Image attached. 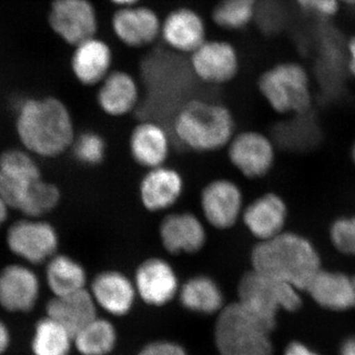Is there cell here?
<instances>
[{
  "label": "cell",
  "mask_w": 355,
  "mask_h": 355,
  "mask_svg": "<svg viewBox=\"0 0 355 355\" xmlns=\"http://www.w3.org/2000/svg\"><path fill=\"white\" fill-rule=\"evenodd\" d=\"M258 0H218L210 18L219 29L228 32L244 30L256 16Z\"/></svg>",
  "instance_id": "cell-30"
},
{
  "label": "cell",
  "mask_w": 355,
  "mask_h": 355,
  "mask_svg": "<svg viewBox=\"0 0 355 355\" xmlns=\"http://www.w3.org/2000/svg\"><path fill=\"white\" fill-rule=\"evenodd\" d=\"M243 221L259 241L270 239L284 232L286 223V202L277 193H266L243 210Z\"/></svg>",
  "instance_id": "cell-21"
},
{
  "label": "cell",
  "mask_w": 355,
  "mask_h": 355,
  "mask_svg": "<svg viewBox=\"0 0 355 355\" xmlns=\"http://www.w3.org/2000/svg\"><path fill=\"white\" fill-rule=\"evenodd\" d=\"M330 237L340 253L355 258V216L340 217L334 221L330 229Z\"/></svg>",
  "instance_id": "cell-32"
},
{
  "label": "cell",
  "mask_w": 355,
  "mask_h": 355,
  "mask_svg": "<svg viewBox=\"0 0 355 355\" xmlns=\"http://www.w3.org/2000/svg\"><path fill=\"white\" fill-rule=\"evenodd\" d=\"M10 331L3 322L0 321V355L4 354L10 345Z\"/></svg>",
  "instance_id": "cell-37"
},
{
  "label": "cell",
  "mask_w": 355,
  "mask_h": 355,
  "mask_svg": "<svg viewBox=\"0 0 355 355\" xmlns=\"http://www.w3.org/2000/svg\"><path fill=\"white\" fill-rule=\"evenodd\" d=\"M48 24L58 39L74 46L97 36L100 16L92 0H53Z\"/></svg>",
  "instance_id": "cell-9"
},
{
  "label": "cell",
  "mask_w": 355,
  "mask_h": 355,
  "mask_svg": "<svg viewBox=\"0 0 355 355\" xmlns=\"http://www.w3.org/2000/svg\"><path fill=\"white\" fill-rule=\"evenodd\" d=\"M200 207L210 225L222 230L231 228L244 210L241 189L230 180L210 182L202 191Z\"/></svg>",
  "instance_id": "cell-17"
},
{
  "label": "cell",
  "mask_w": 355,
  "mask_h": 355,
  "mask_svg": "<svg viewBox=\"0 0 355 355\" xmlns=\"http://www.w3.org/2000/svg\"><path fill=\"white\" fill-rule=\"evenodd\" d=\"M133 282L137 296L153 307L167 305L180 291L174 268L161 258L142 261L135 272Z\"/></svg>",
  "instance_id": "cell-16"
},
{
  "label": "cell",
  "mask_w": 355,
  "mask_h": 355,
  "mask_svg": "<svg viewBox=\"0 0 355 355\" xmlns=\"http://www.w3.org/2000/svg\"><path fill=\"white\" fill-rule=\"evenodd\" d=\"M284 355H320L314 350L309 349L307 345L303 343L294 342L291 343L288 347H286Z\"/></svg>",
  "instance_id": "cell-35"
},
{
  "label": "cell",
  "mask_w": 355,
  "mask_h": 355,
  "mask_svg": "<svg viewBox=\"0 0 355 355\" xmlns=\"http://www.w3.org/2000/svg\"><path fill=\"white\" fill-rule=\"evenodd\" d=\"M239 51L224 39L207 38L189 55L190 71L200 83L224 85L234 80L240 71Z\"/></svg>",
  "instance_id": "cell-10"
},
{
  "label": "cell",
  "mask_w": 355,
  "mask_h": 355,
  "mask_svg": "<svg viewBox=\"0 0 355 355\" xmlns=\"http://www.w3.org/2000/svg\"><path fill=\"white\" fill-rule=\"evenodd\" d=\"M299 291L291 284L252 270L240 279L237 301L272 331L280 311L295 312L301 307Z\"/></svg>",
  "instance_id": "cell-5"
},
{
  "label": "cell",
  "mask_w": 355,
  "mask_h": 355,
  "mask_svg": "<svg viewBox=\"0 0 355 355\" xmlns=\"http://www.w3.org/2000/svg\"><path fill=\"white\" fill-rule=\"evenodd\" d=\"M39 159L27 150L9 148L0 154V197L19 212L44 179Z\"/></svg>",
  "instance_id": "cell-8"
},
{
  "label": "cell",
  "mask_w": 355,
  "mask_h": 355,
  "mask_svg": "<svg viewBox=\"0 0 355 355\" xmlns=\"http://www.w3.org/2000/svg\"><path fill=\"white\" fill-rule=\"evenodd\" d=\"M89 291L98 308L116 317L128 315L137 297L135 282L118 270L98 273L91 282Z\"/></svg>",
  "instance_id": "cell-19"
},
{
  "label": "cell",
  "mask_w": 355,
  "mask_h": 355,
  "mask_svg": "<svg viewBox=\"0 0 355 355\" xmlns=\"http://www.w3.org/2000/svg\"><path fill=\"white\" fill-rule=\"evenodd\" d=\"M352 160H354V163H355V142H354V146H352Z\"/></svg>",
  "instance_id": "cell-42"
},
{
  "label": "cell",
  "mask_w": 355,
  "mask_h": 355,
  "mask_svg": "<svg viewBox=\"0 0 355 355\" xmlns=\"http://www.w3.org/2000/svg\"><path fill=\"white\" fill-rule=\"evenodd\" d=\"M162 17L153 7L139 3L116 8L112 14L110 28L114 38L132 50L148 48L160 40Z\"/></svg>",
  "instance_id": "cell-11"
},
{
  "label": "cell",
  "mask_w": 355,
  "mask_h": 355,
  "mask_svg": "<svg viewBox=\"0 0 355 355\" xmlns=\"http://www.w3.org/2000/svg\"><path fill=\"white\" fill-rule=\"evenodd\" d=\"M272 331L238 301L217 314L214 343L219 355H272Z\"/></svg>",
  "instance_id": "cell-4"
},
{
  "label": "cell",
  "mask_w": 355,
  "mask_h": 355,
  "mask_svg": "<svg viewBox=\"0 0 355 355\" xmlns=\"http://www.w3.org/2000/svg\"><path fill=\"white\" fill-rule=\"evenodd\" d=\"M70 149L81 164L96 166L105 158L106 144L98 133L85 132L76 137Z\"/></svg>",
  "instance_id": "cell-31"
},
{
  "label": "cell",
  "mask_w": 355,
  "mask_h": 355,
  "mask_svg": "<svg viewBox=\"0 0 355 355\" xmlns=\"http://www.w3.org/2000/svg\"><path fill=\"white\" fill-rule=\"evenodd\" d=\"M98 306L89 289L64 296H53L46 304V316L74 336L86 324L97 318Z\"/></svg>",
  "instance_id": "cell-24"
},
{
  "label": "cell",
  "mask_w": 355,
  "mask_h": 355,
  "mask_svg": "<svg viewBox=\"0 0 355 355\" xmlns=\"http://www.w3.org/2000/svg\"><path fill=\"white\" fill-rule=\"evenodd\" d=\"M352 282H354V291H355V275H352Z\"/></svg>",
  "instance_id": "cell-43"
},
{
  "label": "cell",
  "mask_w": 355,
  "mask_h": 355,
  "mask_svg": "<svg viewBox=\"0 0 355 355\" xmlns=\"http://www.w3.org/2000/svg\"><path fill=\"white\" fill-rule=\"evenodd\" d=\"M340 355H355V336L349 338L343 343L340 350Z\"/></svg>",
  "instance_id": "cell-39"
},
{
  "label": "cell",
  "mask_w": 355,
  "mask_h": 355,
  "mask_svg": "<svg viewBox=\"0 0 355 355\" xmlns=\"http://www.w3.org/2000/svg\"><path fill=\"white\" fill-rule=\"evenodd\" d=\"M97 87L98 106L108 116H123L139 108L141 100L140 85L128 70H112Z\"/></svg>",
  "instance_id": "cell-18"
},
{
  "label": "cell",
  "mask_w": 355,
  "mask_h": 355,
  "mask_svg": "<svg viewBox=\"0 0 355 355\" xmlns=\"http://www.w3.org/2000/svg\"><path fill=\"white\" fill-rule=\"evenodd\" d=\"M73 343V336L62 324L43 318L37 322L32 338V352L34 355H69Z\"/></svg>",
  "instance_id": "cell-29"
},
{
  "label": "cell",
  "mask_w": 355,
  "mask_h": 355,
  "mask_svg": "<svg viewBox=\"0 0 355 355\" xmlns=\"http://www.w3.org/2000/svg\"><path fill=\"white\" fill-rule=\"evenodd\" d=\"M118 334L107 319L95 318L73 336V345L81 355H108L116 347Z\"/></svg>",
  "instance_id": "cell-28"
},
{
  "label": "cell",
  "mask_w": 355,
  "mask_h": 355,
  "mask_svg": "<svg viewBox=\"0 0 355 355\" xmlns=\"http://www.w3.org/2000/svg\"><path fill=\"white\" fill-rule=\"evenodd\" d=\"M41 294V282L32 266L15 261L0 270V306L12 313L34 309Z\"/></svg>",
  "instance_id": "cell-13"
},
{
  "label": "cell",
  "mask_w": 355,
  "mask_h": 355,
  "mask_svg": "<svg viewBox=\"0 0 355 355\" xmlns=\"http://www.w3.org/2000/svg\"><path fill=\"white\" fill-rule=\"evenodd\" d=\"M342 6H355V0H340Z\"/></svg>",
  "instance_id": "cell-41"
},
{
  "label": "cell",
  "mask_w": 355,
  "mask_h": 355,
  "mask_svg": "<svg viewBox=\"0 0 355 355\" xmlns=\"http://www.w3.org/2000/svg\"><path fill=\"white\" fill-rule=\"evenodd\" d=\"M313 300L333 311L355 308V291L352 277L340 272L321 268L305 289Z\"/></svg>",
  "instance_id": "cell-25"
},
{
  "label": "cell",
  "mask_w": 355,
  "mask_h": 355,
  "mask_svg": "<svg viewBox=\"0 0 355 355\" xmlns=\"http://www.w3.org/2000/svg\"><path fill=\"white\" fill-rule=\"evenodd\" d=\"M15 130L21 147L38 159L60 157L76 137L69 107L53 96L16 103Z\"/></svg>",
  "instance_id": "cell-1"
},
{
  "label": "cell",
  "mask_w": 355,
  "mask_h": 355,
  "mask_svg": "<svg viewBox=\"0 0 355 355\" xmlns=\"http://www.w3.org/2000/svg\"><path fill=\"white\" fill-rule=\"evenodd\" d=\"M207 38V21L193 7H175L162 17L160 40L178 55L189 57Z\"/></svg>",
  "instance_id": "cell-12"
},
{
  "label": "cell",
  "mask_w": 355,
  "mask_h": 355,
  "mask_svg": "<svg viewBox=\"0 0 355 355\" xmlns=\"http://www.w3.org/2000/svg\"><path fill=\"white\" fill-rule=\"evenodd\" d=\"M229 159L242 175L259 179L272 169L275 162V146L272 139L258 132H245L229 142Z\"/></svg>",
  "instance_id": "cell-15"
},
{
  "label": "cell",
  "mask_w": 355,
  "mask_h": 355,
  "mask_svg": "<svg viewBox=\"0 0 355 355\" xmlns=\"http://www.w3.org/2000/svg\"><path fill=\"white\" fill-rule=\"evenodd\" d=\"M258 87L277 113L303 114L312 104L310 76L298 62H284L268 67L261 74Z\"/></svg>",
  "instance_id": "cell-6"
},
{
  "label": "cell",
  "mask_w": 355,
  "mask_h": 355,
  "mask_svg": "<svg viewBox=\"0 0 355 355\" xmlns=\"http://www.w3.org/2000/svg\"><path fill=\"white\" fill-rule=\"evenodd\" d=\"M44 265V279L53 296L67 295L86 288L85 268L72 257L58 253Z\"/></svg>",
  "instance_id": "cell-27"
},
{
  "label": "cell",
  "mask_w": 355,
  "mask_h": 355,
  "mask_svg": "<svg viewBox=\"0 0 355 355\" xmlns=\"http://www.w3.org/2000/svg\"><path fill=\"white\" fill-rule=\"evenodd\" d=\"M106 1H108L110 4L116 7V9L141 3L142 0H106Z\"/></svg>",
  "instance_id": "cell-40"
},
{
  "label": "cell",
  "mask_w": 355,
  "mask_h": 355,
  "mask_svg": "<svg viewBox=\"0 0 355 355\" xmlns=\"http://www.w3.org/2000/svg\"><path fill=\"white\" fill-rule=\"evenodd\" d=\"M12 210L8 207V205L4 202L3 198L0 197V229L3 227L8 221L9 216Z\"/></svg>",
  "instance_id": "cell-38"
},
{
  "label": "cell",
  "mask_w": 355,
  "mask_h": 355,
  "mask_svg": "<svg viewBox=\"0 0 355 355\" xmlns=\"http://www.w3.org/2000/svg\"><path fill=\"white\" fill-rule=\"evenodd\" d=\"M183 191L184 181L180 173L163 165L149 170L142 179L140 200L149 211H163L179 200Z\"/></svg>",
  "instance_id": "cell-22"
},
{
  "label": "cell",
  "mask_w": 355,
  "mask_h": 355,
  "mask_svg": "<svg viewBox=\"0 0 355 355\" xmlns=\"http://www.w3.org/2000/svg\"><path fill=\"white\" fill-rule=\"evenodd\" d=\"M130 149L137 164L149 170L160 167L169 156V135L159 121L142 120L130 135Z\"/></svg>",
  "instance_id": "cell-23"
},
{
  "label": "cell",
  "mask_w": 355,
  "mask_h": 355,
  "mask_svg": "<svg viewBox=\"0 0 355 355\" xmlns=\"http://www.w3.org/2000/svg\"><path fill=\"white\" fill-rule=\"evenodd\" d=\"M251 263L252 270L291 284L299 291H305L322 268L316 247L307 238L284 231L259 241L252 251Z\"/></svg>",
  "instance_id": "cell-2"
},
{
  "label": "cell",
  "mask_w": 355,
  "mask_h": 355,
  "mask_svg": "<svg viewBox=\"0 0 355 355\" xmlns=\"http://www.w3.org/2000/svg\"><path fill=\"white\" fill-rule=\"evenodd\" d=\"M6 245L17 261L32 266L44 265L60 248V235L44 218L22 216L9 224Z\"/></svg>",
  "instance_id": "cell-7"
},
{
  "label": "cell",
  "mask_w": 355,
  "mask_h": 355,
  "mask_svg": "<svg viewBox=\"0 0 355 355\" xmlns=\"http://www.w3.org/2000/svg\"><path fill=\"white\" fill-rule=\"evenodd\" d=\"M137 355H190L183 345L168 340H153L144 345Z\"/></svg>",
  "instance_id": "cell-34"
},
{
  "label": "cell",
  "mask_w": 355,
  "mask_h": 355,
  "mask_svg": "<svg viewBox=\"0 0 355 355\" xmlns=\"http://www.w3.org/2000/svg\"><path fill=\"white\" fill-rule=\"evenodd\" d=\"M178 294L182 306L198 314H218L225 306L220 286L207 275L191 277L182 286Z\"/></svg>",
  "instance_id": "cell-26"
},
{
  "label": "cell",
  "mask_w": 355,
  "mask_h": 355,
  "mask_svg": "<svg viewBox=\"0 0 355 355\" xmlns=\"http://www.w3.org/2000/svg\"><path fill=\"white\" fill-rule=\"evenodd\" d=\"M347 69L350 76L355 79V35L347 44Z\"/></svg>",
  "instance_id": "cell-36"
},
{
  "label": "cell",
  "mask_w": 355,
  "mask_h": 355,
  "mask_svg": "<svg viewBox=\"0 0 355 355\" xmlns=\"http://www.w3.org/2000/svg\"><path fill=\"white\" fill-rule=\"evenodd\" d=\"M72 48L70 71L81 85L97 87L114 69L113 48L109 42L98 35Z\"/></svg>",
  "instance_id": "cell-14"
},
{
  "label": "cell",
  "mask_w": 355,
  "mask_h": 355,
  "mask_svg": "<svg viewBox=\"0 0 355 355\" xmlns=\"http://www.w3.org/2000/svg\"><path fill=\"white\" fill-rule=\"evenodd\" d=\"M178 141L191 150L207 153L229 144L234 135V118L223 104L202 98L184 103L172 119Z\"/></svg>",
  "instance_id": "cell-3"
},
{
  "label": "cell",
  "mask_w": 355,
  "mask_h": 355,
  "mask_svg": "<svg viewBox=\"0 0 355 355\" xmlns=\"http://www.w3.org/2000/svg\"><path fill=\"white\" fill-rule=\"evenodd\" d=\"M159 233L163 247L173 254L198 253L207 242L202 222L191 212H176L166 216Z\"/></svg>",
  "instance_id": "cell-20"
},
{
  "label": "cell",
  "mask_w": 355,
  "mask_h": 355,
  "mask_svg": "<svg viewBox=\"0 0 355 355\" xmlns=\"http://www.w3.org/2000/svg\"><path fill=\"white\" fill-rule=\"evenodd\" d=\"M298 8L306 13L328 19L340 12V0H293Z\"/></svg>",
  "instance_id": "cell-33"
}]
</instances>
